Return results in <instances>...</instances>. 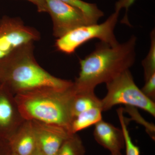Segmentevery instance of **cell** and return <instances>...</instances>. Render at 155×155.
Masks as SVG:
<instances>
[{
  "instance_id": "obj_7",
  "label": "cell",
  "mask_w": 155,
  "mask_h": 155,
  "mask_svg": "<svg viewBox=\"0 0 155 155\" xmlns=\"http://www.w3.org/2000/svg\"><path fill=\"white\" fill-rule=\"evenodd\" d=\"M47 13L53 22V35L57 39L75 28L92 24L79 9L60 0H46Z\"/></svg>"
},
{
  "instance_id": "obj_12",
  "label": "cell",
  "mask_w": 155,
  "mask_h": 155,
  "mask_svg": "<svg viewBox=\"0 0 155 155\" xmlns=\"http://www.w3.org/2000/svg\"><path fill=\"white\" fill-rule=\"evenodd\" d=\"M102 112L101 107H94L78 114L71 121L69 132L76 134L92 125H95L102 119Z\"/></svg>"
},
{
  "instance_id": "obj_9",
  "label": "cell",
  "mask_w": 155,
  "mask_h": 155,
  "mask_svg": "<svg viewBox=\"0 0 155 155\" xmlns=\"http://www.w3.org/2000/svg\"><path fill=\"white\" fill-rule=\"evenodd\" d=\"M37 148L44 155H56L64 142L72 134L60 125L31 120Z\"/></svg>"
},
{
  "instance_id": "obj_15",
  "label": "cell",
  "mask_w": 155,
  "mask_h": 155,
  "mask_svg": "<svg viewBox=\"0 0 155 155\" xmlns=\"http://www.w3.org/2000/svg\"><path fill=\"white\" fill-rule=\"evenodd\" d=\"M85 148L81 139L72 134L64 142L56 155H84Z\"/></svg>"
},
{
  "instance_id": "obj_20",
  "label": "cell",
  "mask_w": 155,
  "mask_h": 155,
  "mask_svg": "<svg viewBox=\"0 0 155 155\" xmlns=\"http://www.w3.org/2000/svg\"><path fill=\"white\" fill-rule=\"evenodd\" d=\"M12 152L9 141L0 138V155H12Z\"/></svg>"
},
{
  "instance_id": "obj_21",
  "label": "cell",
  "mask_w": 155,
  "mask_h": 155,
  "mask_svg": "<svg viewBox=\"0 0 155 155\" xmlns=\"http://www.w3.org/2000/svg\"><path fill=\"white\" fill-rule=\"evenodd\" d=\"M33 3L37 8L38 11L39 13L47 12L46 0H26Z\"/></svg>"
},
{
  "instance_id": "obj_17",
  "label": "cell",
  "mask_w": 155,
  "mask_h": 155,
  "mask_svg": "<svg viewBox=\"0 0 155 155\" xmlns=\"http://www.w3.org/2000/svg\"><path fill=\"white\" fill-rule=\"evenodd\" d=\"M117 114L119 116L120 125L122 127V130L125 139L126 155H140L139 148L135 145L131 140L129 131L127 129L126 120L123 115L122 108H119L117 110Z\"/></svg>"
},
{
  "instance_id": "obj_14",
  "label": "cell",
  "mask_w": 155,
  "mask_h": 155,
  "mask_svg": "<svg viewBox=\"0 0 155 155\" xmlns=\"http://www.w3.org/2000/svg\"><path fill=\"white\" fill-rule=\"evenodd\" d=\"M79 9L86 15L91 24H96L104 15L96 4L84 2L82 0H60Z\"/></svg>"
},
{
  "instance_id": "obj_8",
  "label": "cell",
  "mask_w": 155,
  "mask_h": 155,
  "mask_svg": "<svg viewBox=\"0 0 155 155\" xmlns=\"http://www.w3.org/2000/svg\"><path fill=\"white\" fill-rule=\"evenodd\" d=\"M25 120L15 95L0 84V138L9 142Z\"/></svg>"
},
{
  "instance_id": "obj_1",
  "label": "cell",
  "mask_w": 155,
  "mask_h": 155,
  "mask_svg": "<svg viewBox=\"0 0 155 155\" xmlns=\"http://www.w3.org/2000/svg\"><path fill=\"white\" fill-rule=\"evenodd\" d=\"M137 38L111 46L101 42L93 51L80 60V71L74 86L77 91H94L97 85L107 83L129 69L135 61Z\"/></svg>"
},
{
  "instance_id": "obj_19",
  "label": "cell",
  "mask_w": 155,
  "mask_h": 155,
  "mask_svg": "<svg viewBox=\"0 0 155 155\" xmlns=\"http://www.w3.org/2000/svg\"><path fill=\"white\" fill-rule=\"evenodd\" d=\"M136 0H119L115 4V11H120L122 8L125 9V16L122 19V23L128 25H130L128 19L127 12L129 8L132 5Z\"/></svg>"
},
{
  "instance_id": "obj_2",
  "label": "cell",
  "mask_w": 155,
  "mask_h": 155,
  "mask_svg": "<svg viewBox=\"0 0 155 155\" xmlns=\"http://www.w3.org/2000/svg\"><path fill=\"white\" fill-rule=\"evenodd\" d=\"M33 42L21 46L0 59V84L15 95L41 87L68 88L73 81L51 75L37 63Z\"/></svg>"
},
{
  "instance_id": "obj_22",
  "label": "cell",
  "mask_w": 155,
  "mask_h": 155,
  "mask_svg": "<svg viewBox=\"0 0 155 155\" xmlns=\"http://www.w3.org/2000/svg\"><path fill=\"white\" fill-rule=\"evenodd\" d=\"M44 155L38 149H37L35 151V152L33 154V155Z\"/></svg>"
},
{
  "instance_id": "obj_3",
  "label": "cell",
  "mask_w": 155,
  "mask_h": 155,
  "mask_svg": "<svg viewBox=\"0 0 155 155\" xmlns=\"http://www.w3.org/2000/svg\"><path fill=\"white\" fill-rule=\"evenodd\" d=\"M75 92L73 82L66 89L46 87L21 93L15 97L25 120L59 125L69 130Z\"/></svg>"
},
{
  "instance_id": "obj_13",
  "label": "cell",
  "mask_w": 155,
  "mask_h": 155,
  "mask_svg": "<svg viewBox=\"0 0 155 155\" xmlns=\"http://www.w3.org/2000/svg\"><path fill=\"white\" fill-rule=\"evenodd\" d=\"M94 107H101V100L97 97L94 91H76L72 104V119L78 114Z\"/></svg>"
},
{
  "instance_id": "obj_4",
  "label": "cell",
  "mask_w": 155,
  "mask_h": 155,
  "mask_svg": "<svg viewBox=\"0 0 155 155\" xmlns=\"http://www.w3.org/2000/svg\"><path fill=\"white\" fill-rule=\"evenodd\" d=\"M107 92L101 100L103 111L110 110L114 106L124 104L142 109L155 116V104L144 94L136 84L129 69L106 83Z\"/></svg>"
},
{
  "instance_id": "obj_6",
  "label": "cell",
  "mask_w": 155,
  "mask_h": 155,
  "mask_svg": "<svg viewBox=\"0 0 155 155\" xmlns=\"http://www.w3.org/2000/svg\"><path fill=\"white\" fill-rule=\"evenodd\" d=\"M38 31L27 26L19 17L4 16L0 19V59L22 45L40 38Z\"/></svg>"
},
{
  "instance_id": "obj_11",
  "label": "cell",
  "mask_w": 155,
  "mask_h": 155,
  "mask_svg": "<svg viewBox=\"0 0 155 155\" xmlns=\"http://www.w3.org/2000/svg\"><path fill=\"white\" fill-rule=\"evenodd\" d=\"M9 143L12 153L16 155H33L37 149V145L31 120H25Z\"/></svg>"
},
{
  "instance_id": "obj_18",
  "label": "cell",
  "mask_w": 155,
  "mask_h": 155,
  "mask_svg": "<svg viewBox=\"0 0 155 155\" xmlns=\"http://www.w3.org/2000/svg\"><path fill=\"white\" fill-rule=\"evenodd\" d=\"M145 81V83L141 89V91L146 96L154 101L155 99V73Z\"/></svg>"
},
{
  "instance_id": "obj_5",
  "label": "cell",
  "mask_w": 155,
  "mask_h": 155,
  "mask_svg": "<svg viewBox=\"0 0 155 155\" xmlns=\"http://www.w3.org/2000/svg\"><path fill=\"white\" fill-rule=\"evenodd\" d=\"M120 11H115L105 21L101 24H90L75 28L56 40V48L65 54H72L86 42L97 38L111 46L119 43L114 31Z\"/></svg>"
},
{
  "instance_id": "obj_16",
  "label": "cell",
  "mask_w": 155,
  "mask_h": 155,
  "mask_svg": "<svg viewBox=\"0 0 155 155\" xmlns=\"http://www.w3.org/2000/svg\"><path fill=\"white\" fill-rule=\"evenodd\" d=\"M144 70V80L146 81L155 73V31L150 33V46L146 57L142 61Z\"/></svg>"
},
{
  "instance_id": "obj_23",
  "label": "cell",
  "mask_w": 155,
  "mask_h": 155,
  "mask_svg": "<svg viewBox=\"0 0 155 155\" xmlns=\"http://www.w3.org/2000/svg\"><path fill=\"white\" fill-rule=\"evenodd\" d=\"M12 155H16V154L14 153H12Z\"/></svg>"
},
{
  "instance_id": "obj_10",
  "label": "cell",
  "mask_w": 155,
  "mask_h": 155,
  "mask_svg": "<svg viewBox=\"0 0 155 155\" xmlns=\"http://www.w3.org/2000/svg\"><path fill=\"white\" fill-rule=\"evenodd\" d=\"M94 125V136L96 141L110 151L111 155H122L121 151L125 146V142L122 129L103 119Z\"/></svg>"
}]
</instances>
